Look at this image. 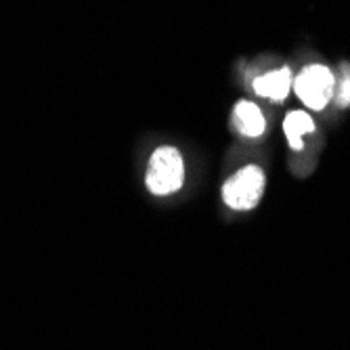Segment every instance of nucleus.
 I'll list each match as a JSON object with an SVG mask.
<instances>
[{
  "label": "nucleus",
  "mask_w": 350,
  "mask_h": 350,
  "mask_svg": "<svg viewBox=\"0 0 350 350\" xmlns=\"http://www.w3.org/2000/svg\"><path fill=\"white\" fill-rule=\"evenodd\" d=\"M334 99L338 107L350 105V68L348 66H342V78H340V84H336Z\"/></svg>",
  "instance_id": "0eeeda50"
},
{
  "label": "nucleus",
  "mask_w": 350,
  "mask_h": 350,
  "mask_svg": "<svg viewBox=\"0 0 350 350\" xmlns=\"http://www.w3.org/2000/svg\"><path fill=\"white\" fill-rule=\"evenodd\" d=\"M265 172L258 166H245L237 170L222 185V200L233 210H252L262 198Z\"/></svg>",
  "instance_id": "7ed1b4c3"
},
{
  "label": "nucleus",
  "mask_w": 350,
  "mask_h": 350,
  "mask_svg": "<svg viewBox=\"0 0 350 350\" xmlns=\"http://www.w3.org/2000/svg\"><path fill=\"white\" fill-rule=\"evenodd\" d=\"M231 118H233L235 131L247 139H258L267 131V120H265L262 109L252 101H239L233 107Z\"/></svg>",
  "instance_id": "39448f33"
},
{
  "label": "nucleus",
  "mask_w": 350,
  "mask_h": 350,
  "mask_svg": "<svg viewBox=\"0 0 350 350\" xmlns=\"http://www.w3.org/2000/svg\"><path fill=\"white\" fill-rule=\"evenodd\" d=\"M336 84L338 78L327 66L310 63L294 78V92L308 109L321 111L332 103L336 94Z\"/></svg>",
  "instance_id": "f03ea898"
},
{
  "label": "nucleus",
  "mask_w": 350,
  "mask_h": 350,
  "mask_svg": "<svg viewBox=\"0 0 350 350\" xmlns=\"http://www.w3.org/2000/svg\"><path fill=\"white\" fill-rule=\"evenodd\" d=\"M252 86H254V92H256L258 97L277 103V101L288 99V94L294 88V76H292L290 68H279V70H273V72L258 76Z\"/></svg>",
  "instance_id": "20e7f679"
},
{
  "label": "nucleus",
  "mask_w": 350,
  "mask_h": 350,
  "mask_svg": "<svg viewBox=\"0 0 350 350\" xmlns=\"http://www.w3.org/2000/svg\"><path fill=\"white\" fill-rule=\"evenodd\" d=\"M314 129H317L314 120L310 118L308 111H302V109L290 111L283 120V133H285V137H288L290 147L296 151H300L304 147V137L312 135Z\"/></svg>",
  "instance_id": "423d86ee"
},
{
  "label": "nucleus",
  "mask_w": 350,
  "mask_h": 350,
  "mask_svg": "<svg viewBox=\"0 0 350 350\" xmlns=\"http://www.w3.org/2000/svg\"><path fill=\"white\" fill-rule=\"evenodd\" d=\"M147 187L153 196H170L185 183V162L176 147H157L149 160Z\"/></svg>",
  "instance_id": "f257e3e1"
}]
</instances>
